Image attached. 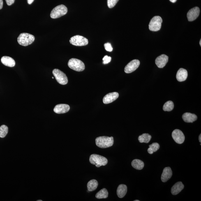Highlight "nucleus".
<instances>
[{
  "label": "nucleus",
  "mask_w": 201,
  "mask_h": 201,
  "mask_svg": "<svg viewBox=\"0 0 201 201\" xmlns=\"http://www.w3.org/2000/svg\"><path fill=\"white\" fill-rule=\"evenodd\" d=\"M97 146L101 148H106L111 147L114 144V138L112 137L100 136L96 139Z\"/></svg>",
  "instance_id": "f257e3e1"
},
{
  "label": "nucleus",
  "mask_w": 201,
  "mask_h": 201,
  "mask_svg": "<svg viewBox=\"0 0 201 201\" xmlns=\"http://www.w3.org/2000/svg\"><path fill=\"white\" fill-rule=\"evenodd\" d=\"M35 39L34 36L33 35L27 33H22L19 35L17 40L19 45L26 46L33 43Z\"/></svg>",
  "instance_id": "f03ea898"
},
{
  "label": "nucleus",
  "mask_w": 201,
  "mask_h": 201,
  "mask_svg": "<svg viewBox=\"0 0 201 201\" xmlns=\"http://www.w3.org/2000/svg\"><path fill=\"white\" fill-rule=\"evenodd\" d=\"M89 161L97 167H100L101 166H105L108 163V160L103 156L97 154L91 155L89 158Z\"/></svg>",
  "instance_id": "7ed1b4c3"
},
{
  "label": "nucleus",
  "mask_w": 201,
  "mask_h": 201,
  "mask_svg": "<svg viewBox=\"0 0 201 201\" xmlns=\"http://www.w3.org/2000/svg\"><path fill=\"white\" fill-rule=\"evenodd\" d=\"M68 65L69 68L77 72H82L85 69L84 63L81 60L75 58L70 59Z\"/></svg>",
  "instance_id": "20e7f679"
},
{
  "label": "nucleus",
  "mask_w": 201,
  "mask_h": 201,
  "mask_svg": "<svg viewBox=\"0 0 201 201\" xmlns=\"http://www.w3.org/2000/svg\"><path fill=\"white\" fill-rule=\"evenodd\" d=\"M68 12V9L65 5H61L56 6L52 10L50 14V17L53 19L59 18L66 15Z\"/></svg>",
  "instance_id": "39448f33"
},
{
  "label": "nucleus",
  "mask_w": 201,
  "mask_h": 201,
  "mask_svg": "<svg viewBox=\"0 0 201 201\" xmlns=\"http://www.w3.org/2000/svg\"><path fill=\"white\" fill-rule=\"evenodd\" d=\"M163 19L161 17L156 16L151 19L149 25L150 30L152 31H157L161 29Z\"/></svg>",
  "instance_id": "423d86ee"
},
{
  "label": "nucleus",
  "mask_w": 201,
  "mask_h": 201,
  "mask_svg": "<svg viewBox=\"0 0 201 201\" xmlns=\"http://www.w3.org/2000/svg\"><path fill=\"white\" fill-rule=\"evenodd\" d=\"M53 75L59 84L65 85L68 84V79L64 73L58 69H54L53 71Z\"/></svg>",
  "instance_id": "0eeeda50"
},
{
  "label": "nucleus",
  "mask_w": 201,
  "mask_h": 201,
  "mask_svg": "<svg viewBox=\"0 0 201 201\" xmlns=\"http://www.w3.org/2000/svg\"><path fill=\"white\" fill-rule=\"evenodd\" d=\"M69 41L72 45L77 46L86 45L89 44V41L87 38L79 35L72 37L70 38Z\"/></svg>",
  "instance_id": "6e6552de"
},
{
  "label": "nucleus",
  "mask_w": 201,
  "mask_h": 201,
  "mask_svg": "<svg viewBox=\"0 0 201 201\" xmlns=\"http://www.w3.org/2000/svg\"><path fill=\"white\" fill-rule=\"evenodd\" d=\"M140 62L138 60L135 59L130 61L124 68V72L127 73H132L136 70L140 65Z\"/></svg>",
  "instance_id": "1a4fd4ad"
},
{
  "label": "nucleus",
  "mask_w": 201,
  "mask_h": 201,
  "mask_svg": "<svg viewBox=\"0 0 201 201\" xmlns=\"http://www.w3.org/2000/svg\"><path fill=\"white\" fill-rule=\"evenodd\" d=\"M173 139L178 144H182L184 142L185 136L183 132L179 129H175L172 134Z\"/></svg>",
  "instance_id": "9d476101"
},
{
  "label": "nucleus",
  "mask_w": 201,
  "mask_h": 201,
  "mask_svg": "<svg viewBox=\"0 0 201 201\" xmlns=\"http://www.w3.org/2000/svg\"><path fill=\"white\" fill-rule=\"evenodd\" d=\"M200 10L198 7H195L190 10L187 14V17L188 21L193 22L199 17Z\"/></svg>",
  "instance_id": "9b49d317"
},
{
  "label": "nucleus",
  "mask_w": 201,
  "mask_h": 201,
  "mask_svg": "<svg viewBox=\"0 0 201 201\" xmlns=\"http://www.w3.org/2000/svg\"><path fill=\"white\" fill-rule=\"evenodd\" d=\"M119 93L117 92L110 93L104 97L103 99V102L104 104H108L117 100L119 97Z\"/></svg>",
  "instance_id": "f8f14e48"
},
{
  "label": "nucleus",
  "mask_w": 201,
  "mask_h": 201,
  "mask_svg": "<svg viewBox=\"0 0 201 201\" xmlns=\"http://www.w3.org/2000/svg\"><path fill=\"white\" fill-rule=\"evenodd\" d=\"M168 61V56L165 54H162L156 58V63L159 68H163L166 65Z\"/></svg>",
  "instance_id": "ddd939ff"
},
{
  "label": "nucleus",
  "mask_w": 201,
  "mask_h": 201,
  "mask_svg": "<svg viewBox=\"0 0 201 201\" xmlns=\"http://www.w3.org/2000/svg\"><path fill=\"white\" fill-rule=\"evenodd\" d=\"M70 108L68 104H59L54 107V112L57 114H64L68 112Z\"/></svg>",
  "instance_id": "4468645a"
},
{
  "label": "nucleus",
  "mask_w": 201,
  "mask_h": 201,
  "mask_svg": "<svg viewBox=\"0 0 201 201\" xmlns=\"http://www.w3.org/2000/svg\"><path fill=\"white\" fill-rule=\"evenodd\" d=\"M172 172L170 167L165 168L162 174L161 179L163 182H166L171 177Z\"/></svg>",
  "instance_id": "2eb2a0df"
},
{
  "label": "nucleus",
  "mask_w": 201,
  "mask_h": 201,
  "mask_svg": "<svg viewBox=\"0 0 201 201\" xmlns=\"http://www.w3.org/2000/svg\"><path fill=\"white\" fill-rule=\"evenodd\" d=\"M188 77V72L186 69L180 68L178 70L176 78L179 82H183L186 81Z\"/></svg>",
  "instance_id": "dca6fc26"
},
{
  "label": "nucleus",
  "mask_w": 201,
  "mask_h": 201,
  "mask_svg": "<svg viewBox=\"0 0 201 201\" xmlns=\"http://www.w3.org/2000/svg\"><path fill=\"white\" fill-rule=\"evenodd\" d=\"M1 61L3 64L7 66L13 67L15 65L14 60L9 56H3L1 58Z\"/></svg>",
  "instance_id": "f3484780"
},
{
  "label": "nucleus",
  "mask_w": 201,
  "mask_h": 201,
  "mask_svg": "<svg viewBox=\"0 0 201 201\" xmlns=\"http://www.w3.org/2000/svg\"><path fill=\"white\" fill-rule=\"evenodd\" d=\"M182 118L183 120L186 123H193L196 121L197 119L196 115L189 112L185 113L183 114Z\"/></svg>",
  "instance_id": "a211bd4d"
},
{
  "label": "nucleus",
  "mask_w": 201,
  "mask_h": 201,
  "mask_svg": "<svg viewBox=\"0 0 201 201\" xmlns=\"http://www.w3.org/2000/svg\"><path fill=\"white\" fill-rule=\"evenodd\" d=\"M184 188V185L182 183L179 181L178 182L172 186L171 192L172 195H177L179 194Z\"/></svg>",
  "instance_id": "6ab92c4d"
},
{
  "label": "nucleus",
  "mask_w": 201,
  "mask_h": 201,
  "mask_svg": "<svg viewBox=\"0 0 201 201\" xmlns=\"http://www.w3.org/2000/svg\"><path fill=\"white\" fill-rule=\"evenodd\" d=\"M127 192V187L126 185L120 184L118 187L117 193L118 196L119 198H123L126 195Z\"/></svg>",
  "instance_id": "aec40b11"
},
{
  "label": "nucleus",
  "mask_w": 201,
  "mask_h": 201,
  "mask_svg": "<svg viewBox=\"0 0 201 201\" xmlns=\"http://www.w3.org/2000/svg\"><path fill=\"white\" fill-rule=\"evenodd\" d=\"M132 165L134 168L137 170H141L144 168V164L141 160L135 159L132 161Z\"/></svg>",
  "instance_id": "412c9836"
},
{
  "label": "nucleus",
  "mask_w": 201,
  "mask_h": 201,
  "mask_svg": "<svg viewBox=\"0 0 201 201\" xmlns=\"http://www.w3.org/2000/svg\"><path fill=\"white\" fill-rule=\"evenodd\" d=\"M98 186V181L96 179L91 180L88 183V190L89 191H94L97 188Z\"/></svg>",
  "instance_id": "4be33fe9"
},
{
  "label": "nucleus",
  "mask_w": 201,
  "mask_h": 201,
  "mask_svg": "<svg viewBox=\"0 0 201 201\" xmlns=\"http://www.w3.org/2000/svg\"><path fill=\"white\" fill-rule=\"evenodd\" d=\"M152 138L151 136L148 133H144L138 137L139 142L140 143H148Z\"/></svg>",
  "instance_id": "5701e85b"
},
{
  "label": "nucleus",
  "mask_w": 201,
  "mask_h": 201,
  "mask_svg": "<svg viewBox=\"0 0 201 201\" xmlns=\"http://www.w3.org/2000/svg\"><path fill=\"white\" fill-rule=\"evenodd\" d=\"M108 193L107 190L105 188H103L97 193L96 197L98 199H106L108 197Z\"/></svg>",
  "instance_id": "b1692460"
},
{
  "label": "nucleus",
  "mask_w": 201,
  "mask_h": 201,
  "mask_svg": "<svg viewBox=\"0 0 201 201\" xmlns=\"http://www.w3.org/2000/svg\"><path fill=\"white\" fill-rule=\"evenodd\" d=\"M174 108L173 103L171 100L167 101L164 105L163 109L164 111L170 112L172 111Z\"/></svg>",
  "instance_id": "393cba45"
},
{
  "label": "nucleus",
  "mask_w": 201,
  "mask_h": 201,
  "mask_svg": "<svg viewBox=\"0 0 201 201\" xmlns=\"http://www.w3.org/2000/svg\"><path fill=\"white\" fill-rule=\"evenodd\" d=\"M8 127L6 125H3L0 127V137L3 138L6 136L8 133Z\"/></svg>",
  "instance_id": "a878e982"
},
{
  "label": "nucleus",
  "mask_w": 201,
  "mask_h": 201,
  "mask_svg": "<svg viewBox=\"0 0 201 201\" xmlns=\"http://www.w3.org/2000/svg\"><path fill=\"white\" fill-rule=\"evenodd\" d=\"M149 148L152 149L153 152H156L160 148V144L157 143H153L152 144L149 145Z\"/></svg>",
  "instance_id": "bb28decb"
},
{
  "label": "nucleus",
  "mask_w": 201,
  "mask_h": 201,
  "mask_svg": "<svg viewBox=\"0 0 201 201\" xmlns=\"http://www.w3.org/2000/svg\"><path fill=\"white\" fill-rule=\"evenodd\" d=\"M119 0H107V5L108 8H112L115 6Z\"/></svg>",
  "instance_id": "cd10ccee"
},
{
  "label": "nucleus",
  "mask_w": 201,
  "mask_h": 201,
  "mask_svg": "<svg viewBox=\"0 0 201 201\" xmlns=\"http://www.w3.org/2000/svg\"><path fill=\"white\" fill-rule=\"evenodd\" d=\"M104 47L105 50L109 52H112L113 50V48L112 45L110 43H107L104 44Z\"/></svg>",
  "instance_id": "c85d7f7f"
},
{
  "label": "nucleus",
  "mask_w": 201,
  "mask_h": 201,
  "mask_svg": "<svg viewBox=\"0 0 201 201\" xmlns=\"http://www.w3.org/2000/svg\"><path fill=\"white\" fill-rule=\"evenodd\" d=\"M103 63L104 64H107L110 63L112 60V57H109L108 56L106 55L103 58Z\"/></svg>",
  "instance_id": "c756f323"
},
{
  "label": "nucleus",
  "mask_w": 201,
  "mask_h": 201,
  "mask_svg": "<svg viewBox=\"0 0 201 201\" xmlns=\"http://www.w3.org/2000/svg\"><path fill=\"white\" fill-rule=\"evenodd\" d=\"M5 1H6L7 4L8 6H10L14 3L15 0H5Z\"/></svg>",
  "instance_id": "7c9ffc66"
},
{
  "label": "nucleus",
  "mask_w": 201,
  "mask_h": 201,
  "mask_svg": "<svg viewBox=\"0 0 201 201\" xmlns=\"http://www.w3.org/2000/svg\"><path fill=\"white\" fill-rule=\"evenodd\" d=\"M3 0H0V10L3 8Z\"/></svg>",
  "instance_id": "2f4dec72"
},
{
  "label": "nucleus",
  "mask_w": 201,
  "mask_h": 201,
  "mask_svg": "<svg viewBox=\"0 0 201 201\" xmlns=\"http://www.w3.org/2000/svg\"><path fill=\"white\" fill-rule=\"evenodd\" d=\"M148 152L149 153V154H152L153 153V151L152 150V149L150 148H149L148 149Z\"/></svg>",
  "instance_id": "473e14b6"
},
{
  "label": "nucleus",
  "mask_w": 201,
  "mask_h": 201,
  "mask_svg": "<svg viewBox=\"0 0 201 201\" xmlns=\"http://www.w3.org/2000/svg\"><path fill=\"white\" fill-rule=\"evenodd\" d=\"M34 0H27L28 4L31 5L32 3Z\"/></svg>",
  "instance_id": "72a5a7b5"
},
{
  "label": "nucleus",
  "mask_w": 201,
  "mask_h": 201,
  "mask_svg": "<svg viewBox=\"0 0 201 201\" xmlns=\"http://www.w3.org/2000/svg\"><path fill=\"white\" fill-rule=\"evenodd\" d=\"M201 135L200 134V135H199V141L200 143L201 142Z\"/></svg>",
  "instance_id": "f704fd0d"
},
{
  "label": "nucleus",
  "mask_w": 201,
  "mask_h": 201,
  "mask_svg": "<svg viewBox=\"0 0 201 201\" xmlns=\"http://www.w3.org/2000/svg\"><path fill=\"white\" fill-rule=\"evenodd\" d=\"M177 0H170V1L172 3H175Z\"/></svg>",
  "instance_id": "c9c22d12"
},
{
  "label": "nucleus",
  "mask_w": 201,
  "mask_h": 201,
  "mask_svg": "<svg viewBox=\"0 0 201 201\" xmlns=\"http://www.w3.org/2000/svg\"><path fill=\"white\" fill-rule=\"evenodd\" d=\"M200 46H201V40H200Z\"/></svg>",
  "instance_id": "e433bc0d"
},
{
  "label": "nucleus",
  "mask_w": 201,
  "mask_h": 201,
  "mask_svg": "<svg viewBox=\"0 0 201 201\" xmlns=\"http://www.w3.org/2000/svg\"><path fill=\"white\" fill-rule=\"evenodd\" d=\"M139 200H135V201H139Z\"/></svg>",
  "instance_id": "4c0bfd02"
},
{
  "label": "nucleus",
  "mask_w": 201,
  "mask_h": 201,
  "mask_svg": "<svg viewBox=\"0 0 201 201\" xmlns=\"http://www.w3.org/2000/svg\"><path fill=\"white\" fill-rule=\"evenodd\" d=\"M38 201H42L41 200H38Z\"/></svg>",
  "instance_id": "58836bf2"
},
{
  "label": "nucleus",
  "mask_w": 201,
  "mask_h": 201,
  "mask_svg": "<svg viewBox=\"0 0 201 201\" xmlns=\"http://www.w3.org/2000/svg\"><path fill=\"white\" fill-rule=\"evenodd\" d=\"M53 79H54V77H52Z\"/></svg>",
  "instance_id": "ea45409f"
}]
</instances>
